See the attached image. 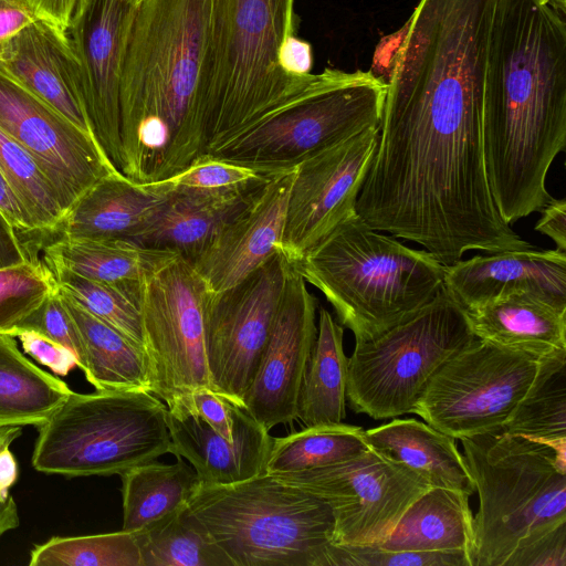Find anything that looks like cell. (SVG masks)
Returning a JSON list of instances; mask_svg holds the SVG:
<instances>
[{
  "mask_svg": "<svg viewBox=\"0 0 566 566\" xmlns=\"http://www.w3.org/2000/svg\"><path fill=\"white\" fill-rule=\"evenodd\" d=\"M210 291L192 264L172 254L142 281L138 304L150 392L166 403L210 388L205 319Z\"/></svg>",
  "mask_w": 566,
  "mask_h": 566,
  "instance_id": "cell-11",
  "label": "cell"
},
{
  "mask_svg": "<svg viewBox=\"0 0 566 566\" xmlns=\"http://www.w3.org/2000/svg\"><path fill=\"white\" fill-rule=\"evenodd\" d=\"M534 229L549 237L559 251H566V200L552 199L542 210Z\"/></svg>",
  "mask_w": 566,
  "mask_h": 566,
  "instance_id": "cell-47",
  "label": "cell"
},
{
  "mask_svg": "<svg viewBox=\"0 0 566 566\" xmlns=\"http://www.w3.org/2000/svg\"><path fill=\"white\" fill-rule=\"evenodd\" d=\"M476 338L539 359L566 353V308L516 292L467 312Z\"/></svg>",
  "mask_w": 566,
  "mask_h": 566,
  "instance_id": "cell-24",
  "label": "cell"
},
{
  "mask_svg": "<svg viewBox=\"0 0 566 566\" xmlns=\"http://www.w3.org/2000/svg\"><path fill=\"white\" fill-rule=\"evenodd\" d=\"M486 176L511 226L553 197L546 176L566 146V23L543 0H496L482 104Z\"/></svg>",
  "mask_w": 566,
  "mask_h": 566,
  "instance_id": "cell-1",
  "label": "cell"
},
{
  "mask_svg": "<svg viewBox=\"0 0 566 566\" xmlns=\"http://www.w3.org/2000/svg\"><path fill=\"white\" fill-rule=\"evenodd\" d=\"M269 176L218 189L172 185L169 197L157 213L128 241L192 262L247 206Z\"/></svg>",
  "mask_w": 566,
  "mask_h": 566,
  "instance_id": "cell-22",
  "label": "cell"
},
{
  "mask_svg": "<svg viewBox=\"0 0 566 566\" xmlns=\"http://www.w3.org/2000/svg\"><path fill=\"white\" fill-rule=\"evenodd\" d=\"M177 399L219 434L233 439L234 412L240 405L210 388L197 389Z\"/></svg>",
  "mask_w": 566,
  "mask_h": 566,
  "instance_id": "cell-43",
  "label": "cell"
},
{
  "mask_svg": "<svg viewBox=\"0 0 566 566\" xmlns=\"http://www.w3.org/2000/svg\"><path fill=\"white\" fill-rule=\"evenodd\" d=\"M61 379L31 363L15 337L0 334V426H40L72 394Z\"/></svg>",
  "mask_w": 566,
  "mask_h": 566,
  "instance_id": "cell-31",
  "label": "cell"
},
{
  "mask_svg": "<svg viewBox=\"0 0 566 566\" xmlns=\"http://www.w3.org/2000/svg\"><path fill=\"white\" fill-rule=\"evenodd\" d=\"M293 265L324 294L356 342L402 322L444 289V265L431 253L382 234L358 214Z\"/></svg>",
  "mask_w": 566,
  "mask_h": 566,
  "instance_id": "cell-3",
  "label": "cell"
},
{
  "mask_svg": "<svg viewBox=\"0 0 566 566\" xmlns=\"http://www.w3.org/2000/svg\"><path fill=\"white\" fill-rule=\"evenodd\" d=\"M134 10V0H77L67 29L80 65L92 136L118 172L119 81Z\"/></svg>",
  "mask_w": 566,
  "mask_h": 566,
  "instance_id": "cell-16",
  "label": "cell"
},
{
  "mask_svg": "<svg viewBox=\"0 0 566 566\" xmlns=\"http://www.w3.org/2000/svg\"><path fill=\"white\" fill-rule=\"evenodd\" d=\"M343 327L321 307L317 335L302 378L296 418L305 427L335 424L346 417L348 358Z\"/></svg>",
  "mask_w": 566,
  "mask_h": 566,
  "instance_id": "cell-29",
  "label": "cell"
},
{
  "mask_svg": "<svg viewBox=\"0 0 566 566\" xmlns=\"http://www.w3.org/2000/svg\"><path fill=\"white\" fill-rule=\"evenodd\" d=\"M460 441L480 502L471 566H506L515 552L566 523V454L502 431Z\"/></svg>",
  "mask_w": 566,
  "mask_h": 566,
  "instance_id": "cell-5",
  "label": "cell"
},
{
  "mask_svg": "<svg viewBox=\"0 0 566 566\" xmlns=\"http://www.w3.org/2000/svg\"><path fill=\"white\" fill-rule=\"evenodd\" d=\"M272 475L331 506V543L340 545L381 543L409 505L430 488L371 447L337 463Z\"/></svg>",
  "mask_w": 566,
  "mask_h": 566,
  "instance_id": "cell-12",
  "label": "cell"
},
{
  "mask_svg": "<svg viewBox=\"0 0 566 566\" xmlns=\"http://www.w3.org/2000/svg\"><path fill=\"white\" fill-rule=\"evenodd\" d=\"M562 17L566 15V0H543Z\"/></svg>",
  "mask_w": 566,
  "mask_h": 566,
  "instance_id": "cell-51",
  "label": "cell"
},
{
  "mask_svg": "<svg viewBox=\"0 0 566 566\" xmlns=\"http://www.w3.org/2000/svg\"><path fill=\"white\" fill-rule=\"evenodd\" d=\"M0 210L18 233L25 235L31 229L22 208L0 169Z\"/></svg>",
  "mask_w": 566,
  "mask_h": 566,
  "instance_id": "cell-50",
  "label": "cell"
},
{
  "mask_svg": "<svg viewBox=\"0 0 566 566\" xmlns=\"http://www.w3.org/2000/svg\"><path fill=\"white\" fill-rule=\"evenodd\" d=\"M219 0H137L119 81L120 174L168 180L206 154L203 106Z\"/></svg>",
  "mask_w": 566,
  "mask_h": 566,
  "instance_id": "cell-2",
  "label": "cell"
},
{
  "mask_svg": "<svg viewBox=\"0 0 566 566\" xmlns=\"http://www.w3.org/2000/svg\"><path fill=\"white\" fill-rule=\"evenodd\" d=\"M169 181L137 184L120 172L105 175L92 185L66 213L60 235L130 240L169 197Z\"/></svg>",
  "mask_w": 566,
  "mask_h": 566,
  "instance_id": "cell-23",
  "label": "cell"
},
{
  "mask_svg": "<svg viewBox=\"0 0 566 566\" xmlns=\"http://www.w3.org/2000/svg\"><path fill=\"white\" fill-rule=\"evenodd\" d=\"M506 566H566V523L515 552Z\"/></svg>",
  "mask_w": 566,
  "mask_h": 566,
  "instance_id": "cell-45",
  "label": "cell"
},
{
  "mask_svg": "<svg viewBox=\"0 0 566 566\" xmlns=\"http://www.w3.org/2000/svg\"><path fill=\"white\" fill-rule=\"evenodd\" d=\"M0 169L35 235L59 233L65 218L55 188L34 157L0 128Z\"/></svg>",
  "mask_w": 566,
  "mask_h": 566,
  "instance_id": "cell-35",
  "label": "cell"
},
{
  "mask_svg": "<svg viewBox=\"0 0 566 566\" xmlns=\"http://www.w3.org/2000/svg\"><path fill=\"white\" fill-rule=\"evenodd\" d=\"M19 329L39 332L69 348L77 358V366L83 369L84 349L82 338L57 289L8 335L12 336Z\"/></svg>",
  "mask_w": 566,
  "mask_h": 566,
  "instance_id": "cell-40",
  "label": "cell"
},
{
  "mask_svg": "<svg viewBox=\"0 0 566 566\" xmlns=\"http://www.w3.org/2000/svg\"><path fill=\"white\" fill-rule=\"evenodd\" d=\"M55 289L50 269L38 259L0 269V334H10Z\"/></svg>",
  "mask_w": 566,
  "mask_h": 566,
  "instance_id": "cell-38",
  "label": "cell"
},
{
  "mask_svg": "<svg viewBox=\"0 0 566 566\" xmlns=\"http://www.w3.org/2000/svg\"><path fill=\"white\" fill-rule=\"evenodd\" d=\"M18 231L0 210V269L22 264L32 260Z\"/></svg>",
  "mask_w": 566,
  "mask_h": 566,
  "instance_id": "cell-48",
  "label": "cell"
},
{
  "mask_svg": "<svg viewBox=\"0 0 566 566\" xmlns=\"http://www.w3.org/2000/svg\"><path fill=\"white\" fill-rule=\"evenodd\" d=\"M475 338L467 311L443 289L408 318L356 342L347 365L350 408L375 420L413 413L434 374Z\"/></svg>",
  "mask_w": 566,
  "mask_h": 566,
  "instance_id": "cell-9",
  "label": "cell"
},
{
  "mask_svg": "<svg viewBox=\"0 0 566 566\" xmlns=\"http://www.w3.org/2000/svg\"><path fill=\"white\" fill-rule=\"evenodd\" d=\"M378 134L379 126L368 128L295 166L280 248L292 264L357 214Z\"/></svg>",
  "mask_w": 566,
  "mask_h": 566,
  "instance_id": "cell-14",
  "label": "cell"
},
{
  "mask_svg": "<svg viewBox=\"0 0 566 566\" xmlns=\"http://www.w3.org/2000/svg\"><path fill=\"white\" fill-rule=\"evenodd\" d=\"M187 511L233 566H326L331 506L272 474L227 485L201 483Z\"/></svg>",
  "mask_w": 566,
  "mask_h": 566,
  "instance_id": "cell-6",
  "label": "cell"
},
{
  "mask_svg": "<svg viewBox=\"0 0 566 566\" xmlns=\"http://www.w3.org/2000/svg\"><path fill=\"white\" fill-rule=\"evenodd\" d=\"M177 459L174 464L155 459L120 474L123 531H142L187 507L201 481L195 469Z\"/></svg>",
  "mask_w": 566,
  "mask_h": 566,
  "instance_id": "cell-30",
  "label": "cell"
},
{
  "mask_svg": "<svg viewBox=\"0 0 566 566\" xmlns=\"http://www.w3.org/2000/svg\"><path fill=\"white\" fill-rule=\"evenodd\" d=\"M166 422L170 453L187 459L201 483L227 485L265 473L273 437L242 406L234 412L232 440L178 399L167 403Z\"/></svg>",
  "mask_w": 566,
  "mask_h": 566,
  "instance_id": "cell-19",
  "label": "cell"
},
{
  "mask_svg": "<svg viewBox=\"0 0 566 566\" xmlns=\"http://www.w3.org/2000/svg\"><path fill=\"white\" fill-rule=\"evenodd\" d=\"M294 168L270 175L206 251L190 262L211 293L234 286L280 250Z\"/></svg>",
  "mask_w": 566,
  "mask_h": 566,
  "instance_id": "cell-18",
  "label": "cell"
},
{
  "mask_svg": "<svg viewBox=\"0 0 566 566\" xmlns=\"http://www.w3.org/2000/svg\"><path fill=\"white\" fill-rule=\"evenodd\" d=\"M60 294L82 338V370L87 381L97 391L150 392V373L145 350L63 293Z\"/></svg>",
  "mask_w": 566,
  "mask_h": 566,
  "instance_id": "cell-28",
  "label": "cell"
},
{
  "mask_svg": "<svg viewBox=\"0 0 566 566\" xmlns=\"http://www.w3.org/2000/svg\"><path fill=\"white\" fill-rule=\"evenodd\" d=\"M443 286L467 312L516 292L566 308V253L532 248L461 259L444 265Z\"/></svg>",
  "mask_w": 566,
  "mask_h": 566,
  "instance_id": "cell-20",
  "label": "cell"
},
{
  "mask_svg": "<svg viewBox=\"0 0 566 566\" xmlns=\"http://www.w3.org/2000/svg\"><path fill=\"white\" fill-rule=\"evenodd\" d=\"M20 434V426H0V536L19 526L18 506L10 493L19 470L10 446Z\"/></svg>",
  "mask_w": 566,
  "mask_h": 566,
  "instance_id": "cell-42",
  "label": "cell"
},
{
  "mask_svg": "<svg viewBox=\"0 0 566 566\" xmlns=\"http://www.w3.org/2000/svg\"><path fill=\"white\" fill-rule=\"evenodd\" d=\"M0 128L34 157L65 216L92 185L117 171L88 133L2 73Z\"/></svg>",
  "mask_w": 566,
  "mask_h": 566,
  "instance_id": "cell-15",
  "label": "cell"
},
{
  "mask_svg": "<svg viewBox=\"0 0 566 566\" xmlns=\"http://www.w3.org/2000/svg\"><path fill=\"white\" fill-rule=\"evenodd\" d=\"M36 19L27 0H0V54L12 38Z\"/></svg>",
  "mask_w": 566,
  "mask_h": 566,
  "instance_id": "cell-46",
  "label": "cell"
},
{
  "mask_svg": "<svg viewBox=\"0 0 566 566\" xmlns=\"http://www.w3.org/2000/svg\"><path fill=\"white\" fill-rule=\"evenodd\" d=\"M501 431L566 454V353L543 360L536 382Z\"/></svg>",
  "mask_w": 566,
  "mask_h": 566,
  "instance_id": "cell-32",
  "label": "cell"
},
{
  "mask_svg": "<svg viewBox=\"0 0 566 566\" xmlns=\"http://www.w3.org/2000/svg\"><path fill=\"white\" fill-rule=\"evenodd\" d=\"M0 73L92 136L80 65L67 31L36 19L7 43L0 54Z\"/></svg>",
  "mask_w": 566,
  "mask_h": 566,
  "instance_id": "cell-21",
  "label": "cell"
},
{
  "mask_svg": "<svg viewBox=\"0 0 566 566\" xmlns=\"http://www.w3.org/2000/svg\"><path fill=\"white\" fill-rule=\"evenodd\" d=\"M317 300L291 265L283 297L242 407L266 430L296 420L297 396L314 345Z\"/></svg>",
  "mask_w": 566,
  "mask_h": 566,
  "instance_id": "cell-17",
  "label": "cell"
},
{
  "mask_svg": "<svg viewBox=\"0 0 566 566\" xmlns=\"http://www.w3.org/2000/svg\"><path fill=\"white\" fill-rule=\"evenodd\" d=\"M135 535L142 566H233L187 507Z\"/></svg>",
  "mask_w": 566,
  "mask_h": 566,
  "instance_id": "cell-33",
  "label": "cell"
},
{
  "mask_svg": "<svg viewBox=\"0 0 566 566\" xmlns=\"http://www.w3.org/2000/svg\"><path fill=\"white\" fill-rule=\"evenodd\" d=\"M264 176L268 175L203 156L179 175L165 181L177 187L218 189L243 185Z\"/></svg>",
  "mask_w": 566,
  "mask_h": 566,
  "instance_id": "cell-41",
  "label": "cell"
},
{
  "mask_svg": "<svg viewBox=\"0 0 566 566\" xmlns=\"http://www.w3.org/2000/svg\"><path fill=\"white\" fill-rule=\"evenodd\" d=\"M57 290L144 349L138 303L117 287L64 269H50ZM145 350V349H144Z\"/></svg>",
  "mask_w": 566,
  "mask_h": 566,
  "instance_id": "cell-37",
  "label": "cell"
},
{
  "mask_svg": "<svg viewBox=\"0 0 566 566\" xmlns=\"http://www.w3.org/2000/svg\"><path fill=\"white\" fill-rule=\"evenodd\" d=\"M166 411L149 391H72L36 427L32 465L70 478L120 475L171 452Z\"/></svg>",
  "mask_w": 566,
  "mask_h": 566,
  "instance_id": "cell-7",
  "label": "cell"
},
{
  "mask_svg": "<svg viewBox=\"0 0 566 566\" xmlns=\"http://www.w3.org/2000/svg\"><path fill=\"white\" fill-rule=\"evenodd\" d=\"M387 82L368 71L326 67L292 102L206 155L273 175L378 127Z\"/></svg>",
  "mask_w": 566,
  "mask_h": 566,
  "instance_id": "cell-8",
  "label": "cell"
},
{
  "mask_svg": "<svg viewBox=\"0 0 566 566\" xmlns=\"http://www.w3.org/2000/svg\"><path fill=\"white\" fill-rule=\"evenodd\" d=\"M39 19L67 31L77 0H27Z\"/></svg>",
  "mask_w": 566,
  "mask_h": 566,
  "instance_id": "cell-49",
  "label": "cell"
},
{
  "mask_svg": "<svg viewBox=\"0 0 566 566\" xmlns=\"http://www.w3.org/2000/svg\"><path fill=\"white\" fill-rule=\"evenodd\" d=\"M137 0H134V2L136 3Z\"/></svg>",
  "mask_w": 566,
  "mask_h": 566,
  "instance_id": "cell-52",
  "label": "cell"
},
{
  "mask_svg": "<svg viewBox=\"0 0 566 566\" xmlns=\"http://www.w3.org/2000/svg\"><path fill=\"white\" fill-rule=\"evenodd\" d=\"M12 336L20 339L28 355L54 374L65 376L77 366V358L69 348L39 332L19 329Z\"/></svg>",
  "mask_w": 566,
  "mask_h": 566,
  "instance_id": "cell-44",
  "label": "cell"
},
{
  "mask_svg": "<svg viewBox=\"0 0 566 566\" xmlns=\"http://www.w3.org/2000/svg\"><path fill=\"white\" fill-rule=\"evenodd\" d=\"M291 265L279 250L234 286L210 293L205 319L210 386L240 406L271 334Z\"/></svg>",
  "mask_w": 566,
  "mask_h": 566,
  "instance_id": "cell-13",
  "label": "cell"
},
{
  "mask_svg": "<svg viewBox=\"0 0 566 566\" xmlns=\"http://www.w3.org/2000/svg\"><path fill=\"white\" fill-rule=\"evenodd\" d=\"M31 566H142L140 552L133 532L52 537L36 545Z\"/></svg>",
  "mask_w": 566,
  "mask_h": 566,
  "instance_id": "cell-36",
  "label": "cell"
},
{
  "mask_svg": "<svg viewBox=\"0 0 566 566\" xmlns=\"http://www.w3.org/2000/svg\"><path fill=\"white\" fill-rule=\"evenodd\" d=\"M326 566H471L463 552L389 551L378 544L329 543Z\"/></svg>",
  "mask_w": 566,
  "mask_h": 566,
  "instance_id": "cell-39",
  "label": "cell"
},
{
  "mask_svg": "<svg viewBox=\"0 0 566 566\" xmlns=\"http://www.w3.org/2000/svg\"><path fill=\"white\" fill-rule=\"evenodd\" d=\"M369 448L361 427L343 422L305 427L286 437L273 438L265 473L324 467L347 460Z\"/></svg>",
  "mask_w": 566,
  "mask_h": 566,
  "instance_id": "cell-34",
  "label": "cell"
},
{
  "mask_svg": "<svg viewBox=\"0 0 566 566\" xmlns=\"http://www.w3.org/2000/svg\"><path fill=\"white\" fill-rule=\"evenodd\" d=\"M172 254L143 248L124 239L95 240L60 235L43 245V262L49 269H64L113 285L137 303L143 279Z\"/></svg>",
  "mask_w": 566,
  "mask_h": 566,
  "instance_id": "cell-26",
  "label": "cell"
},
{
  "mask_svg": "<svg viewBox=\"0 0 566 566\" xmlns=\"http://www.w3.org/2000/svg\"><path fill=\"white\" fill-rule=\"evenodd\" d=\"M543 360L475 338L434 374L413 413L454 439L499 432L536 382Z\"/></svg>",
  "mask_w": 566,
  "mask_h": 566,
  "instance_id": "cell-10",
  "label": "cell"
},
{
  "mask_svg": "<svg viewBox=\"0 0 566 566\" xmlns=\"http://www.w3.org/2000/svg\"><path fill=\"white\" fill-rule=\"evenodd\" d=\"M368 444L395 463L422 478L430 486L475 492L474 481L454 438L413 418H394L365 430Z\"/></svg>",
  "mask_w": 566,
  "mask_h": 566,
  "instance_id": "cell-25",
  "label": "cell"
},
{
  "mask_svg": "<svg viewBox=\"0 0 566 566\" xmlns=\"http://www.w3.org/2000/svg\"><path fill=\"white\" fill-rule=\"evenodd\" d=\"M295 0H219L206 82V155L282 108L315 74L286 73L282 56L297 35Z\"/></svg>",
  "mask_w": 566,
  "mask_h": 566,
  "instance_id": "cell-4",
  "label": "cell"
},
{
  "mask_svg": "<svg viewBox=\"0 0 566 566\" xmlns=\"http://www.w3.org/2000/svg\"><path fill=\"white\" fill-rule=\"evenodd\" d=\"M469 497L458 490L430 486L378 545L389 551L463 552L470 558L474 516Z\"/></svg>",
  "mask_w": 566,
  "mask_h": 566,
  "instance_id": "cell-27",
  "label": "cell"
}]
</instances>
